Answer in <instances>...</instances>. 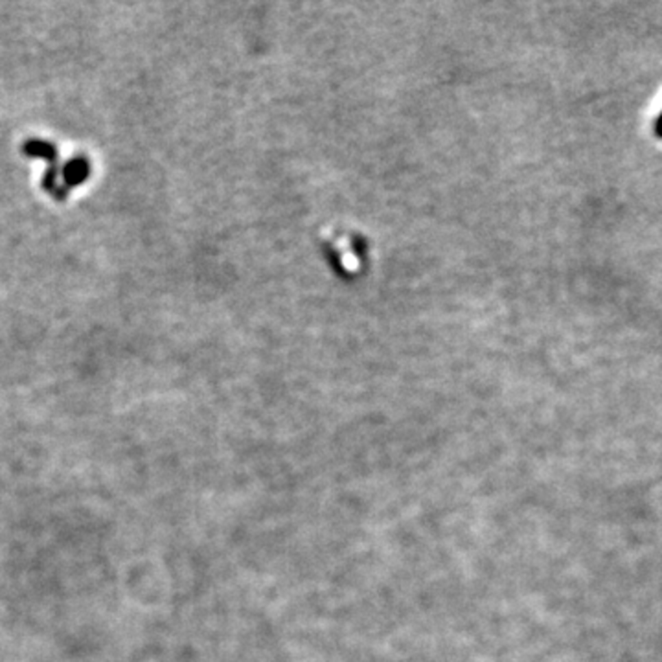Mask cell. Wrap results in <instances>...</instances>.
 Wrapping results in <instances>:
<instances>
[{
    "label": "cell",
    "mask_w": 662,
    "mask_h": 662,
    "mask_svg": "<svg viewBox=\"0 0 662 662\" xmlns=\"http://www.w3.org/2000/svg\"><path fill=\"white\" fill-rule=\"evenodd\" d=\"M655 133H657L658 138H662V114H661V118L657 120V125H655Z\"/></svg>",
    "instance_id": "6da1fadb"
}]
</instances>
